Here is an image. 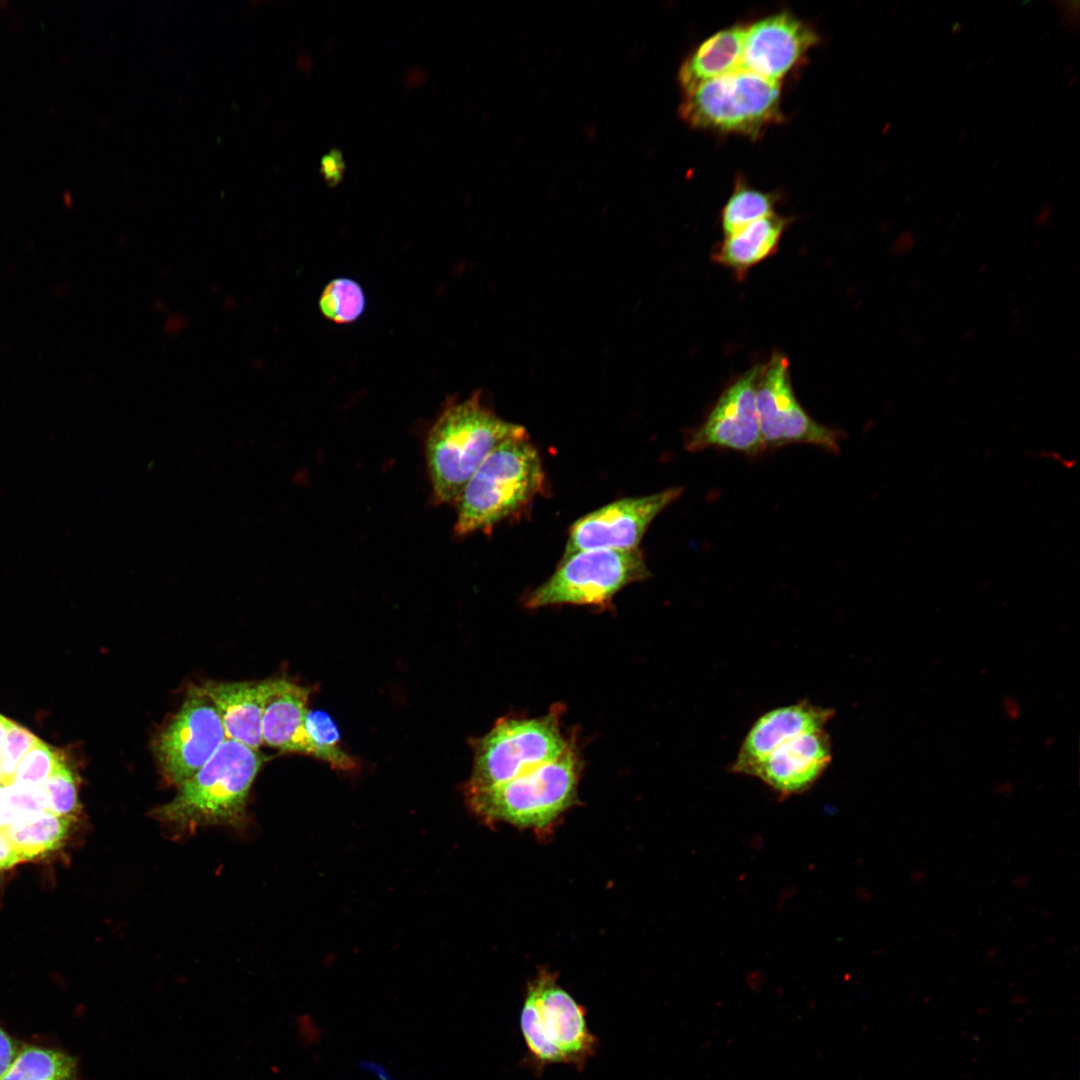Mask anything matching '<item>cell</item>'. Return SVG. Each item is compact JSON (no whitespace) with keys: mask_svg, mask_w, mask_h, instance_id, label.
<instances>
[{"mask_svg":"<svg viewBox=\"0 0 1080 1080\" xmlns=\"http://www.w3.org/2000/svg\"><path fill=\"white\" fill-rule=\"evenodd\" d=\"M962 29H963V24L961 22H955L951 26V30H950L951 35H953V36L958 35L962 31Z\"/></svg>","mask_w":1080,"mask_h":1080,"instance_id":"obj_36","label":"cell"},{"mask_svg":"<svg viewBox=\"0 0 1080 1080\" xmlns=\"http://www.w3.org/2000/svg\"><path fill=\"white\" fill-rule=\"evenodd\" d=\"M966 134H967L966 132H963V133H961V134H960V136H959V138H958V142H960V143H961V142H963V140H964V139H965V137H966Z\"/></svg>","mask_w":1080,"mask_h":1080,"instance_id":"obj_40","label":"cell"},{"mask_svg":"<svg viewBox=\"0 0 1080 1080\" xmlns=\"http://www.w3.org/2000/svg\"><path fill=\"white\" fill-rule=\"evenodd\" d=\"M321 167L327 181L330 183H335L341 177L344 166L340 154L333 151L327 154L325 158H323Z\"/></svg>","mask_w":1080,"mask_h":1080,"instance_id":"obj_32","label":"cell"},{"mask_svg":"<svg viewBox=\"0 0 1080 1080\" xmlns=\"http://www.w3.org/2000/svg\"><path fill=\"white\" fill-rule=\"evenodd\" d=\"M22 859L3 829H0V871L10 869Z\"/></svg>","mask_w":1080,"mask_h":1080,"instance_id":"obj_30","label":"cell"},{"mask_svg":"<svg viewBox=\"0 0 1080 1080\" xmlns=\"http://www.w3.org/2000/svg\"><path fill=\"white\" fill-rule=\"evenodd\" d=\"M42 787L45 791L48 811L59 816H73L78 809L77 783L72 769L63 758L59 757L54 770Z\"/></svg>","mask_w":1080,"mask_h":1080,"instance_id":"obj_26","label":"cell"},{"mask_svg":"<svg viewBox=\"0 0 1080 1080\" xmlns=\"http://www.w3.org/2000/svg\"><path fill=\"white\" fill-rule=\"evenodd\" d=\"M761 367L753 366L723 391L703 423L688 434V451L723 448L756 455L764 450L755 402Z\"/></svg>","mask_w":1080,"mask_h":1080,"instance_id":"obj_12","label":"cell"},{"mask_svg":"<svg viewBox=\"0 0 1080 1080\" xmlns=\"http://www.w3.org/2000/svg\"><path fill=\"white\" fill-rule=\"evenodd\" d=\"M780 84L745 69L704 82L680 106L697 128L755 134L779 113Z\"/></svg>","mask_w":1080,"mask_h":1080,"instance_id":"obj_8","label":"cell"},{"mask_svg":"<svg viewBox=\"0 0 1080 1080\" xmlns=\"http://www.w3.org/2000/svg\"><path fill=\"white\" fill-rule=\"evenodd\" d=\"M890 128H891V123L890 122L886 123L885 126H884V129H883V133H887L890 130Z\"/></svg>","mask_w":1080,"mask_h":1080,"instance_id":"obj_39","label":"cell"},{"mask_svg":"<svg viewBox=\"0 0 1080 1080\" xmlns=\"http://www.w3.org/2000/svg\"><path fill=\"white\" fill-rule=\"evenodd\" d=\"M227 739L213 702L193 688L161 731L156 755L163 775L180 786L202 768Z\"/></svg>","mask_w":1080,"mask_h":1080,"instance_id":"obj_10","label":"cell"},{"mask_svg":"<svg viewBox=\"0 0 1080 1080\" xmlns=\"http://www.w3.org/2000/svg\"><path fill=\"white\" fill-rule=\"evenodd\" d=\"M817 41V36L796 17L780 13L745 28L741 68L778 81Z\"/></svg>","mask_w":1080,"mask_h":1080,"instance_id":"obj_13","label":"cell"},{"mask_svg":"<svg viewBox=\"0 0 1080 1080\" xmlns=\"http://www.w3.org/2000/svg\"><path fill=\"white\" fill-rule=\"evenodd\" d=\"M74 1057L53 1048L25 1045L19 1047L0 1080H77Z\"/></svg>","mask_w":1080,"mask_h":1080,"instance_id":"obj_21","label":"cell"},{"mask_svg":"<svg viewBox=\"0 0 1080 1080\" xmlns=\"http://www.w3.org/2000/svg\"><path fill=\"white\" fill-rule=\"evenodd\" d=\"M60 755L41 739L20 761L12 783L41 786L54 770Z\"/></svg>","mask_w":1080,"mask_h":1080,"instance_id":"obj_27","label":"cell"},{"mask_svg":"<svg viewBox=\"0 0 1080 1080\" xmlns=\"http://www.w3.org/2000/svg\"><path fill=\"white\" fill-rule=\"evenodd\" d=\"M790 222L791 219L775 214L757 220L725 237L713 249L711 259L743 280L753 266L776 253Z\"/></svg>","mask_w":1080,"mask_h":1080,"instance_id":"obj_18","label":"cell"},{"mask_svg":"<svg viewBox=\"0 0 1080 1080\" xmlns=\"http://www.w3.org/2000/svg\"><path fill=\"white\" fill-rule=\"evenodd\" d=\"M544 470L528 434L496 446L468 481L457 501L454 532H488L520 513L543 491Z\"/></svg>","mask_w":1080,"mask_h":1080,"instance_id":"obj_2","label":"cell"},{"mask_svg":"<svg viewBox=\"0 0 1080 1080\" xmlns=\"http://www.w3.org/2000/svg\"><path fill=\"white\" fill-rule=\"evenodd\" d=\"M527 434L497 416L476 392L448 405L429 430L426 459L435 504L455 503L489 453L503 441Z\"/></svg>","mask_w":1080,"mask_h":1080,"instance_id":"obj_1","label":"cell"},{"mask_svg":"<svg viewBox=\"0 0 1080 1080\" xmlns=\"http://www.w3.org/2000/svg\"><path fill=\"white\" fill-rule=\"evenodd\" d=\"M832 761V742L822 730L796 735L775 748L753 771L781 797L800 794L813 786Z\"/></svg>","mask_w":1080,"mask_h":1080,"instance_id":"obj_14","label":"cell"},{"mask_svg":"<svg viewBox=\"0 0 1080 1080\" xmlns=\"http://www.w3.org/2000/svg\"><path fill=\"white\" fill-rule=\"evenodd\" d=\"M47 810L41 786L0 784V829Z\"/></svg>","mask_w":1080,"mask_h":1080,"instance_id":"obj_25","label":"cell"},{"mask_svg":"<svg viewBox=\"0 0 1080 1080\" xmlns=\"http://www.w3.org/2000/svg\"><path fill=\"white\" fill-rule=\"evenodd\" d=\"M755 402L764 450L808 444L838 453L842 433L812 419L794 393L787 357L775 352L762 364Z\"/></svg>","mask_w":1080,"mask_h":1080,"instance_id":"obj_9","label":"cell"},{"mask_svg":"<svg viewBox=\"0 0 1080 1080\" xmlns=\"http://www.w3.org/2000/svg\"><path fill=\"white\" fill-rule=\"evenodd\" d=\"M264 759L258 750L226 739L212 758L179 786L170 802L154 810V817L183 830L210 824L240 826Z\"/></svg>","mask_w":1080,"mask_h":1080,"instance_id":"obj_3","label":"cell"},{"mask_svg":"<svg viewBox=\"0 0 1080 1080\" xmlns=\"http://www.w3.org/2000/svg\"><path fill=\"white\" fill-rule=\"evenodd\" d=\"M993 61H994V55H990V56L988 57V59H987V62H986V64H987V65H990V64H991V62H993Z\"/></svg>","mask_w":1080,"mask_h":1080,"instance_id":"obj_41","label":"cell"},{"mask_svg":"<svg viewBox=\"0 0 1080 1080\" xmlns=\"http://www.w3.org/2000/svg\"><path fill=\"white\" fill-rule=\"evenodd\" d=\"M18 1049L17 1042L0 1026V1076L10 1065Z\"/></svg>","mask_w":1080,"mask_h":1080,"instance_id":"obj_31","label":"cell"},{"mask_svg":"<svg viewBox=\"0 0 1080 1080\" xmlns=\"http://www.w3.org/2000/svg\"><path fill=\"white\" fill-rule=\"evenodd\" d=\"M1003 709L1006 715L1011 719H1017L1021 713L1019 702L1011 696H1008L1003 700Z\"/></svg>","mask_w":1080,"mask_h":1080,"instance_id":"obj_34","label":"cell"},{"mask_svg":"<svg viewBox=\"0 0 1080 1080\" xmlns=\"http://www.w3.org/2000/svg\"><path fill=\"white\" fill-rule=\"evenodd\" d=\"M745 28L734 26L706 39L682 64L679 80L686 94L700 84L741 68Z\"/></svg>","mask_w":1080,"mask_h":1080,"instance_id":"obj_19","label":"cell"},{"mask_svg":"<svg viewBox=\"0 0 1080 1080\" xmlns=\"http://www.w3.org/2000/svg\"><path fill=\"white\" fill-rule=\"evenodd\" d=\"M1053 207L1049 203H1044L1034 216L1033 224L1036 227L1047 226L1052 218Z\"/></svg>","mask_w":1080,"mask_h":1080,"instance_id":"obj_33","label":"cell"},{"mask_svg":"<svg viewBox=\"0 0 1080 1080\" xmlns=\"http://www.w3.org/2000/svg\"><path fill=\"white\" fill-rule=\"evenodd\" d=\"M1077 78H1078L1077 74H1073V75H1072V76L1070 77V79H1069V81H1068V84H1067V86H1068L1069 88H1070V87H1072V86H1073V85H1074V84L1076 83V81H1077Z\"/></svg>","mask_w":1080,"mask_h":1080,"instance_id":"obj_38","label":"cell"},{"mask_svg":"<svg viewBox=\"0 0 1080 1080\" xmlns=\"http://www.w3.org/2000/svg\"><path fill=\"white\" fill-rule=\"evenodd\" d=\"M917 242L918 238L913 230H902L891 243L890 253L896 258L905 257L915 249Z\"/></svg>","mask_w":1080,"mask_h":1080,"instance_id":"obj_29","label":"cell"},{"mask_svg":"<svg viewBox=\"0 0 1080 1080\" xmlns=\"http://www.w3.org/2000/svg\"><path fill=\"white\" fill-rule=\"evenodd\" d=\"M200 689L215 705L227 739L258 750L263 744V681L206 682Z\"/></svg>","mask_w":1080,"mask_h":1080,"instance_id":"obj_17","label":"cell"},{"mask_svg":"<svg viewBox=\"0 0 1080 1080\" xmlns=\"http://www.w3.org/2000/svg\"><path fill=\"white\" fill-rule=\"evenodd\" d=\"M304 725L311 747V756L343 771L352 770L356 766L355 760L340 747L338 728L327 713L320 710H308Z\"/></svg>","mask_w":1080,"mask_h":1080,"instance_id":"obj_22","label":"cell"},{"mask_svg":"<svg viewBox=\"0 0 1080 1080\" xmlns=\"http://www.w3.org/2000/svg\"><path fill=\"white\" fill-rule=\"evenodd\" d=\"M581 760L570 743L557 759L484 789L465 788L472 812L488 824L505 822L537 832L550 828L576 804Z\"/></svg>","mask_w":1080,"mask_h":1080,"instance_id":"obj_4","label":"cell"},{"mask_svg":"<svg viewBox=\"0 0 1080 1080\" xmlns=\"http://www.w3.org/2000/svg\"><path fill=\"white\" fill-rule=\"evenodd\" d=\"M40 739L27 728L11 722L0 750L1 784H11L16 769L24 755Z\"/></svg>","mask_w":1080,"mask_h":1080,"instance_id":"obj_28","label":"cell"},{"mask_svg":"<svg viewBox=\"0 0 1080 1080\" xmlns=\"http://www.w3.org/2000/svg\"><path fill=\"white\" fill-rule=\"evenodd\" d=\"M11 722H12L11 720L7 719L6 717H4V716H2L0 714V750H1L2 744H3L4 740H5V737H6V734L8 732V729L10 727Z\"/></svg>","mask_w":1080,"mask_h":1080,"instance_id":"obj_35","label":"cell"},{"mask_svg":"<svg viewBox=\"0 0 1080 1080\" xmlns=\"http://www.w3.org/2000/svg\"><path fill=\"white\" fill-rule=\"evenodd\" d=\"M311 689L278 678L263 681V743L283 752L311 755L305 717Z\"/></svg>","mask_w":1080,"mask_h":1080,"instance_id":"obj_16","label":"cell"},{"mask_svg":"<svg viewBox=\"0 0 1080 1080\" xmlns=\"http://www.w3.org/2000/svg\"><path fill=\"white\" fill-rule=\"evenodd\" d=\"M650 576L639 548L595 549L561 558L555 572L524 599L536 609L558 604L607 606L625 586Z\"/></svg>","mask_w":1080,"mask_h":1080,"instance_id":"obj_7","label":"cell"},{"mask_svg":"<svg viewBox=\"0 0 1080 1080\" xmlns=\"http://www.w3.org/2000/svg\"><path fill=\"white\" fill-rule=\"evenodd\" d=\"M520 1029L529 1059L540 1068L557 1063L583 1068L598 1045L585 1008L547 970L528 983Z\"/></svg>","mask_w":1080,"mask_h":1080,"instance_id":"obj_5","label":"cell"},{"mask_svg":"<svg viewBox=\"0 0 1080 1080\" xmlns=\"http://www.w3.org/2000/svg\"><path fill=\"white\" fill-rule=\"evenodd\" d=\"M834 714V709L806 699L765 712L747 732L730 771L751 776L779 745L796 735L825 729Z\"/></svg>","mask_w":1080,"mask_h":1080,"instance_id":"obj_15","label":"cell"},{"mask_svg":"<svg viewBox=\"0 0 1080 1080\" xmlns=\"http://www.w3.org/2000/svg\"><path fill=\"white\" fill-rule=\"evenodd\" d=\"M560 708L540 717H505L471 741L473 768L467 789L494 787L557 759L569 746Z\"/></svg>","mask_w":1080,"mask_h":1080,"instance_id":"obj_6","label":"cell"},{"mask_svg":"<svg viewBox=\"0 0 1080 1080\" xmlns=\"http://www.w3.org/2000/svg\"><path fill=\"white\" fill-rule=\"evenodd\" d=\"M1075 67H1076L1075 62H1072V63L1068 64L1067 67L1064 69V74L1067 75V74L1072 73L1074 71Z\"/></svg>","mask_w":1080,"mask_h":1080,"instance_id":"obj_37","label":"cell"},{"mask_svg":"<svg viewBox=\"0 0 1080 1080\" xmlns=\"http://www.w3.org/2000/svg\"><path fill=\"white\" fill-rule=\"evenodd\" d=\"M681 493V487H673L623 498L588 513L571 525L562 558L586 550L638 548L652 521Z\"/></svg>","mask_w":1080,"mask_h":1080,"instance_id":"obj_11","label":"cell"},{"mask_svg":"<svg viewBox=\"0 0 1080 1080\" xmlns=\"http://www.w3.org/2000/svg\"><path fill=\"white\" fill-rule=\"evenodd\" d=\"M775 198L768 193L738 186L721 213L725 237L747 225L774 214Z\"/></svg>","mask_w":1080,"mask_h":1080,"instance_id":"obj_23","label":"cell"},{"mask_svg":"<svg viewBox=\"0 0 1080 1080\" xmlns=\"http://www.w3.org/2000/svg\"><path fill=\"white\" fill-rule=\"evenodd\" d=\"M72 817L48 810L18 821L4 829L22 861L44 857L64 842Z\"/></svg>","mask_w":1080,"mask_h":1080,"instance_id":"obj_20","label":"cell"},{"mask_svg":"<svg viewBox=\"0 0 1080 1080\" xmlns=\"http://www.w3.org/2000/svg\"><path fill=\"white\" fill-rule=\"evenodd\" d=\"M366 305L362 287L350 278H336L324 288L319 299L321 313L337 324L356 321Z\"/></svg>","mask_w":1080,"mask_h":1080,"instance_id":"obj_24","label":"cell"},{"mask_svg":"<svg viewBox=\"0 0 1080 1080\" xmlns=\"http://www.w3.org/2000/svg\"><path fill=\"white\" fill-rule=\"evenodd\" d=\"M1 778H2V772H1V764H0V784H1Z\"/></svg>","mask_w":1080,"mask_h":1080,"instance_id":"obj_42","label":"cell"}]
</instances>
